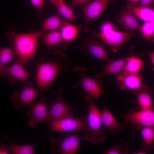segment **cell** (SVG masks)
Listing matches in <instances>:
<instances>
[{"instance_id": "39", "label": "cell", "mask_w": 154, "mask_h": 154, "mask_svg": "<svg viewBox=\"0 0 154 154\" xmlns=\"http://www.w3.org/2000/svg\"><path fill=\"white\" fill-rule=\"evenodd\" d=\"M53 5L56 0H48Z\"/></svg>"}, {"instance_id": "1", "label": "cell", "mask_w": 154, "mask_h": 154, "mask_svg": "<svg viewBox=\"0 0 154 154\" xmlns=\"http://www.w3.org/2000/svg\"><path fill=\"white\" fill-rule=\"evenodd\" d=\"M55 54L54 59L37 63L36 82L42 92H46L58 76L69 70L72 65V61L63 53L58 52Z\"/></svg>"}, {"instance_id": "18", "label": "cell", "mask_w": 154, "mask_h": 154, "mask_svg": "<svg viewBox=\"0 0 154 154\" xmlns=\"http://www.w3.org/2000/svg\"><path fill=\"white\" fill-rule=\"evenodd\" d=\"M127 58V56L116 60H112L108 62L102 71L96 75L95 78H102L104 76L109 75L117 77L122 73L126 64Z\"/></svg>"}, {"instance_id": "10", "label": "cell", "mask_w": 154, "mask_h": 154, "mask_svg": "<svg viewBox=\"0 0 154 154\" xmlns=\"http://www.w3.org/2000/svg\"><path fill=\"white\" fill-rule=\"evenodd\" d=\"M27 106L29 111L26 115L30 118L27 122L29 127L36 126L39 122L43 123L46 121L48 112V104L46 103L44 97L39 101L32 103Z\"/></svg>"}, {"instance_id": "23", "label": "cell", "mask_w": 154, "mask_h": 154, "mask_svg": "<svg viewBox=\"0 0 154 154\" xmlns=\"http://www.w3.org/2000/svg\"><path fill=\"white\" fill-rule=\"evenodd\" d=\"M63 41L60 31L55 30L50 31L45 35L43 42L48 47L55 48L58 46H63Z\"/></svg>"}, {"instance_id": "35", "label": "cell", "mask_w": 154, "mask_h": 154, "mask_svg": "<svg viewBox=\"0 0 154 154\" xmlns=\"http://www.w3.org/2000/svg\"><path fill=\"white\" fill-rule=\"evenodd\" d=\"M148 56L150 58V61L153 65L154 64V52L153 51L152 52H149L148 53Z\"/></svg>"}, {"instance_id": "38", "label": "cell", "mask_w": 154, "mask_h": 154, "mask_svg": "<svg viewBox=\"0 0 154 154\" xmlns=\"http://www.w3.org/2000/svg\"><path fill=\"white\" fill-rule=\"evenodd\" d=\"M8 152L4 151L1 150L0 148V154H7Z\"/></svg>"}, {"instance_id": "19", "label": "cell", "mask_w": 154, "mask_h": 154, "mask_svg": "<svg viewBox=\"0 0 154 154\" xmlns=\"http://www.w3.org/2000/svg\"><path fill=\"white\" fill-rule=\"evenodd\" d=\"M127 8L134 16L144 22L154 21V10L149 7L138 6L136 3H128Z\"/></svg>"}, {"instance_id": "16", "label": "cell", "mask_w": 154, "mask_h": 154, "mask_svg": "<svg viewBox=\"0 0 154 154\" xmlns=\"http://www.w3.org/2000/svg\"><path fill=\"white\" fill-rule=\"evenodd\" d=\"M110 0H95L84 6L83 12L86 20L89 22L97 17L104 11Z\"/></svg>"}, {"instance_id": "22", "label": "cell", "mask_w": 154, "mask_h": 154, "mask_svg": "<svg viewBox=\"0 0 154 154\" xmlns=\"http://www.w3.org/2000/svg\"><path fill=\"white\" fill-rule=\"evenodd\" d=\"M141 134L143 141L141 145L147 151L150 150L154 147V127H147L141 129Z\"/></svg>"}, {"instance_id": "25", "label": "cell", "mask_w": 154, "mask_h": 154, "mask_svg": "<svg viewBox=\"0 0 154 154\" xmlns=\"http://www.w3.org/2000/svg\"><path fill=\"white\" fill-rule=\"evenodd\" d=\"M59 16H51L46 19L44 22L42 31L57 30L60 28L65 23Z\"/></svg>"}, {"instance_id": "36", "label": "cell", "mask_w": 154, "mask_h": 154, "mask_svg": "<svg viewBox=\"0 0 154 154\" xmlns=\"http://www.w3.org/2000/svg\"><path fill=\"white\" fill-rule=\"evenodd\" d=\"M146 153L143 151H138L135 152L133 154H145Z\"/></svg>"}, {"instance_id": "13", "label": "cell", "mask_w": 154, "mask_h": 154, "mask_svg": "<svg viewBox=\"0 0 154 154\" xmlns=\"http://www.w3.org/2000/svg\"><path fill=\"white\" fill-rule=\"evenodd\" d=\"M23 64L17 59L10 66H2L0 71V75L11 79L17 80L24 83L31 74L25 70Z\"/></svg>"}, {"instance_id": "29", "label": "cell", "mask_w": 154, "mask_h": 154, "mask_svg": "<svg viewBox=\"0 0 154 154\" xmlns=\"http://www.w3.org/2000/svg\"><path fill=\"white\" fill-rule=\"evenodd\" d=\"M128 144L123 140L120 139L118 144L103 152L104 154H126L129 151Z\"/></svg>"}, {"instance_id": "4", "label": "cell", "mask_w": 154, "mask_h": 154, "mask_svg": "<svg viewBox=\"0 0 154 154\" xmlns=\"http://www.w3.org/2000/svg\"><path fill=\"white\" fill-rule=\"evenodd\" d=\"M48 123L51 132L79 130L82 133L83 139L87 141L88 135L87 115L80 117L68 116Z\"/></svg>"}, {"instance_id": "6", "label": "cell", "mask_w": 154, "mask_h": 154, "mask_svg": "<svg viewBox=\"0 0 154 154\" xmlns=\"http://www.w3.org/2000/svg\"><path fill=\"white\" fill-rule=\"evenodd\" d=\"M52 153L61 154H74L80 149L79 134L76 133L63 138L50 139Z\"/></svg>"}, {"instance_id": "31", "label": "cell", "mask_w": 154, "mask_h": 154, "mask_svg": "<svg viewBox=\"0 0 154 154\" xmlns=\"http://www.w3.org/2000/svg\"><path fill=\"white\" fill-rule=\"evenodd\" d=\"M114 24L111 22H106L104 23L101 25L100 30L101 33H106L115 30Z\"/></svg>"}, {"instance_id": "32", "label": "cell", "mask_w": 154, "mask_h": 154, "mask_svg": "<svg viewBox=\"0 0 154 154\" xmlns=\"http://www.w3.org/2000/svg\"><path fill=\"white\" fill-rule=\"evenodd\" d=\"M91 0H72L70 6L73 8L80 6H84L89 3Z\"/></svg>"}, {"instance_id": "34", "label": "cell", "mask_w": 154, "mask_h": 154, "mask_svg": "<svg viewBox=\"0 0 154 154\" xmlns=\"http://www.w3.org/2000/svg\"><path fill=\"white\" fill-rule=\"evenodd\" d=\"M154 0H140L139 1L141 5L149 7L153 3Z\"/></svg>"}, {"instance_id": "8", "label": "cell", "mask_w": 154, "mask_h": 154, "mask_svg": "<svg viewBox=\"0 0 154 154\" xmlns=\"http://www.w3.org/2000/svg\"><path fill=\"white\" fill-rule=\"evenodd\" d=\"M153 109H141L137 111H130L123 114V120L132 125L137 130L147 127L154 126Z\"/></svg>"}, {"instance_id": "37", "label": "cell", "mask_w": 154, "mask_h": 154, "mask_svg": "<svg viewBox=\"0 0 154 154\" xmlns=\"http://www.w3.org/2000/svg\"><path fill=\"white\" fill-rule=\"evenodd\" d=\"M129 3H136L138 2L140 0H127Z\"/></svg>"}, {"instance_id": "21", "label": "cell", "mask_w": 154, "mask_h": 154, "mask_svg": "<svg viewBox=\"0 0 154 154\" xmlns=\"http://www.w3.org/2000/svg\"><path fill=\"white\" fill-rule=\"evenodd\" d=\"M148 91L149 88L145 85L140 90L132 92L136 97L137 103L141 109H151L153 108L152 98Z\"/></svg>"}, {"instance_id": "5", "label": "cell", "mask_w": 154, "mask_h": 154, "mask_svg": "<svg viewBox=\"0 0 154 154\" xmlns=\"http://www.w3.org/2000/svg\"><path fill=\"white\" fill-rule=\"evenodd\" d=\"M88 112L87 115L88 135L87 141L93 144L105 142L107 135L102 131L100 112L93 100L88 102Z\"/></svg>"}, {"instance_id": "30", "label": "cell", "mask_w": 154, "mask_h": 154, "mask_svg": "<svg viewBox=\"0 0 154 154\" xmlns=\"http://www.w3.org/2000/svg\"><path fill=\"white\" fill-rule=\"evenodd\" d=\"M15 54L14 51L10 47H4L0 49V64L4 66L11 62Z\"/></svg>"}, {"instance_id": "9", "label": "cell", "mask_w": 154, "mask_h": 154, "mask_svg": "<svg viewBox=\"0 0 154 154\" xmlns=\"http://www.w3.org/2000/svg\"><path fill=\"white\" fill-rule=\"evenodd\" d=\"M135 35L133 31H124L114 30L106 33H100L97 37L111 47L114 52H116L123 44L130 41Z\"/></svg>"}, {"instance_id": "33", "label": "cell", "mask_w": 154, "mask_h": 154, "mask_svg": "<svg viewBox=\"0 0 154 154\" xmlns=\"http://www.w3.org/2000/svg\"><path fill=\"white\" fill-rule=\"evenodd\" d=\"M33 6L37 10H40L43 8L45 0H30Z\"/></svg>"}, {"instance_id": "3", "label": "cell", "mask_w": 154, "mask_h": 154, "mask_svg": "<svg viewBox=\"0 0 154 154\" xmlns=\"http://www.w3.org/2000/svg\"><path fill=\"white\" fill-rule=\"evenodd\" d=\"M73 70L78 74L79 80L72 87L74 88L81 87L84 90L86 94L84 99L87 102L98 99L105 93L102 88L103 84L102 78H94L90 77L87 74V68L83 66H75Z\"/></svg>"}, {"instance_id": "12", "label": "cell", "mask_w": 154, "mask_h": 154, "mask_svg": "<svg viewBox=\"0 0 154 154\" xmlns=\"http://www.w3.org/2000/svg\"><path fill=\"white\" fill-rule=\"evenodd\" d=\"M143 76L141 73L120 75L117 77L116 85L121 90L129 89L133 91H138L143 89Z\"/></svg>"}, {"instance_id": "24", "label": "cell", "mask_w": 154, "mask_h": 154, "mask_svg": "<svg viewBox=\"0 0 154 154\" xmlns=\"http://www.w3.org/2000/svg\"><path fill=\"white\" fill-rule=\"evenodd\" d=\"M60 28V32L63 40L71 41L77 37L78 29L76 26L65 22Z\"/></svg>"}, {"instance_id": "7", "label": "cell", "mask_w": 154, "mask_h": 154, "mask_svg": "<svg viewBox=\"0 0 154 154\" xmlns=\"http://www.w3.org/2000/svg\"><path fill=\"white\" fill-rule=\"evenodd\" d=\"M63 89L59 88L58 92L53 91L56 100L53 103L48 104L49 110L46 121L49 122L68 116L73 115L76 110L69 105L62 96Z\"/></svg>"}, {"instance_id": "20", "label": "cell", "mask_w": 154, "mask_h": 154, "mask_svg": "<svg viewBox=\"0 0 154 154\" xmlns=\"http://www.w3.org/2000/svg\"><path fill=\"white\" fill-rule=\"evenodd\" d=\"M144 61L138 56L130 55L127 56L126 64L120 75L139 74L143 69Z\"/></svg>"}, {"instance_id": "28", "label": "cell", "mask_w": 154, "mask_h": 154, "mask_svg": "<svg viewBox=\"0 0 154 154\" xmlns=\"http://www.w3.org/2000/svg\"><path fill=\"white\" fill-rule=\"evenodd\" d=\"M35 144L26 145H12L8 148L7 151L9 153L15 154H35Z\"/></svg>"}, {"instance_id": "26", "label": "cell", "mask_w": 154, "mask_h": 154, "mask_svg": "<svg viewBox=\"0 0 154 154\" xmlns=\"http://www.w3.org/2000/svg\"><path fill=\"white\" fill-rule=\"evenodd\" d=\"M53 5L57 8L62 16L72 21L76 20V16L72 9L65 3L64 0H56Z\"/></svg>"}, {"instance_id": "17", "label": "cell", "mask_w": 154, "mask_h": 154, "mask_svg": "<svg viewBox=\"0 0 154 154\" xmlns=\"http://www.w3.org/2000/svg\"><path fill=\"white\" fill-rule=\"evenodd\" d=\"M116 20L125 30L140 31L141 26L135 16L127 9L123 8L121 10Z\"/></svg>"}, {"instance_id": "14", "label": "cell", "mask_w": 154, "mask_h": 154, "mask_svg": "<svg viewBox=\"0 0 154 154\" xmlns=\"http://www.w3.org/2000/svg\"><path fill=\"white\" fill-rule=\"evenodd\" d=\"M100 113L103 131L108 130L111 134L115 135L124 130L123 123L119 122L107 108L104 107Z\"/></svg>"}, {"instance_id": "27", "label": "cell", "mask_w": 154, "mask_h": 154, "mask_svg": "<svg viewBox=\"0 0 154 154\" xmlns=\"http://www.w3.org/2000/svg\"><path fill=\"white\" fill-rule=\"evenodd\" d=\"M139 32L144 39L153 42L154 37V21L144 22L141 26Z\"/></svg>"}, {"instance_id": "15", "label": "cell", "mask_w": 154, "mask_h": 154, "mask_svg": "<svg viewBox=\"0 0 154 154\" xmlns=\"http://www.w3.org/2000/svg\"><path fill=\"white\" fill-rule=\"evenodd\" d=\"M83 50L86 54L92 55L107 63L112 60L108 55L103 45L95 40L86 41L83 46Z\"/></svg>"}, {"instance_id": "40", "label": "cell", "mask_w": 154, "mask_h": 154, "mask_svg": "<svg viewBox=\"0 0 154 154\" xmlns=\"http://www.w3.org/2000/svg\"><path fill=\"white\" fill-rule=\"evenodd\" d=\"M2 67V66L1 65V64H0V71L1 70V69Z\"/></svg>"}, {"instance_id": "11", "label": "cell", "mask_w": 154, "mask_h": 154, "mask_svg": "<svg viewBox=\"0 0 154 154\" xmlns=\"http://www.w3.org/2000/svg\"><path fill=\"white\" fill-rule=\"evenodd\" d=\"M38 88L33 87L30 82L24 83V87L20 92L14 91L11 98L15 103V108L18 110L20 107L28 106L35 100L38 92Z\"/></svg>"}, {"instance_id": "2", "label": "cell", "mask_w": 154, "mask_h": 154, "mask_svg": "<svg viewBox=\"0 0 154 154\" xmlns=\"http://www.w3.org/2000/svg\"><path fill=\"white\" fill-rule=\"evenodd\" d=\"M44 32L33 31L25 33H16L10 30L7 36L13 44L15 54L23 63L34 60V57L38 46V41Z\"/></svg>"}]
</instances>
